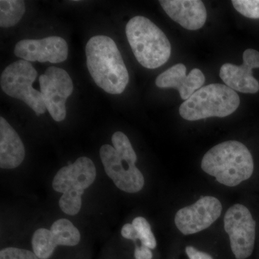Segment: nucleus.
<instances>
[{"label": "nucleus", "mask_w": 259, "mask_h": 259, "mask_svg": "<svg viewBox=\"0 0 259 259\" xmlns=\"http://www.w3.org/2000/svg\"><path fill=\"white\" fill-rule=\"evenodd\" d=\"M85 51L89 71L97 86L111 95L123 93L129 82L128 71L111 37H91Z\"/></svg>", "instance_id": "f257e3e1"}, {"label": "nucleus", "mask_w": 259, "mask_h": 259, "mask_svg": "<svg viewBox=\"0 0 259 259\" xmlns=\"http://www.w3.org/2000/svg\"><path fill=\"white\" fill-rule=\"evenodd\" d=\"M201 166L205 173L228 187H236L248 180L254 168L249 150L236 141H226L211 148L204 154Z\"/></svg>", "instance_id": "f03ea898"}, {"label": "nucleus", "mask_w": 259, "mask_h": 259, "mask_svg": "<svg viewBox=\"0 0 259 259\" xmlns=\"http://www.w3.org/2000/svg\"><path fill=\"white\" fill-rule=\"evenodd\" d=\"M110 145H103L100 155L107 176L116 187L127 193H136L142 190L144 177L136 166L137 156L128 138L120 131L112 135Z\"/></svg>", "instance_id": "7ed1b4c3"}, {"label": "nucleus", "mask_w": 259, "mask_h": 259, "mask_svg": "<svg viewBox=\"0 0 259 259\" xmlns=\"http://www.w3.org/2000/svg\"><path fill=\"white\" fill-rule=\"evenodd\" d=\"M125 33L135 57L144 67L157 69L169 59L171 44L164 32L149 19L144 16L131 19Z\"/></svg>", "instance_id": "20e7f679"}, {"label": "nucleus", "mask_w": 259, "mask_h": 259, "mask_svg": "<svg viewBox=\"0 0 259 259\" xmlns=\"http://www.w3.org/2000/svg\"><path fill=\"white\" fill-rule=\"evenodd\" d=\"M240 105L238 94L226 84L211 83L196 91L180 107V114L187 120L196 121L211 117H225Z\"/></svg>", "instance_id": "39448f33"}, {"label": "nucleus", "mask_w": 259, "mask_h": 259, "mask_svg": "<svg viewBox=\"0 0 259 259\" xmlns=\"http://www.w3.org/2000/svg\"><path fill=\"white\" fill-rule=\"evenodd\" d=\"M96 168L88 157H80L74 163L61 168L53 180V188L63 193L59 207L66 214L75 215L81 209V196L96 179Z\"/></svg>", "instance_id": "423d86ee"}, {"label": "nucleus", "mask_w": 259, "mask_h": 259, "mask_svg": "<svg viewBox=\"0 0 259 259\" xmlns=\"http://www.w3.org/2000/svg\"><path fill=\"white\" fill-rule=\"evenodd\" d=\"M37 72L29 61L20 60L9 65L2 73L0 85L8 96L22 100L40 116L47 107L42 94L32 88Z\"/></svg>", "instance_id": "0eeeda50"}, {"label": "nucleus", "mask_w": 259, "mask_h": 259, "mask_svg": "<svg viewBox=\"0 0 259 259\" xmlns=\"http://www.w3.org/2000/svg\"><path fill=\"white\" fill-rule=\"evenodd\" d=\"M225 231L231 241L233 254L237 259L249 257L254 248L255 222L249 209L236 204L227 211L224 218Z\"/></svg>", "instance_id": "6e6552de"}, {"label": "nucleus", "mask_w": 259, "mask_h": 259, "mask_svg": "<svg viewBox=\"0 0 259 259\" xmlns=\"http://www.w3.org/2000/svg\"><path fill=\"white\" fill-rule=\"evenodd\" d=\"M40 93L51 117L56 122L66 118V102L74 90L72 80L67 71L61 68H48L39 77Z\"/></svg>", "instance_id": "1a4fd4ad"}, {"label": "nucleus", "mask_w": 259, "mask_h": 259, "mask_svg": "<svg viewBox=\"0 0 259 259\" xmlns=\"http://www.w3.org/2000/svg\"><path fill=\"white\" fill-rule=\"evenodd\" d=\"M221 212V202L215 197L206 196L180 209L175 216V224L184 235L194 234L208 228L219 218Z\"/></svg>", "instance_id": "9d476101"}, {"label": "nucleus", "mask_w": 259, "mask_h": 259, "mask_svg": "<svg viewBox=\"0 0 259 259\" xmlns=\"http://www.w3.org/2000/svg\"><path fill=\"white\" fill-rule=\"evenodd\" d=\"M79 230L67 219L56 221L51 230L40 228L32 238V249L39 259H49L58 245L75 246L79 243Z\"/></svg>", "instance_id": "9b49d317"}, {"label": "nucleus", "mask_w": 259, "mask_h": 259, "mask_svg": "<svg viewBox=\"0 0 259 259\" xmlns=\"http://www.w3.org/2000/svg\"><path fill=\"white\" fill-rule=\"evenodd\" d=\"M14 54L29 62L59 64L68 58L69 47L63 37L51 36L44 39H24L15 46Z\"/></svg>", "instance_id": "f8f14e48"}, {"label": "nucleus", "mask_w": 259, "mask_h": 259, "mask_svg": "<svg viewBox=\"0 0 259 259\" xmlns=\"http://www.w3.org/2000/svg\"><path fill=\"white\" fill-rule=\"evenodd\" d=\"M241 66L223 64L220 76L226 85L242 93L255 94L259 91V83L253 77V69L259 68V52L254 49H246L243 52Z\"/></svg>", "instance_id": "ddd939ff"}, {"label": "nucleus", "mask_w": 259, "mask_h": 259, "mask_svg": "<svg viewBox=\"0 0 259 259\" xmlns=\"http://www.w3.org/2000/svg\"><path fill=\"white\" fill-rule=\"evenodd\" d=\"M185 65H175L156 78V84L159 88H175L184 100L189 98L196 91L202 88L205 82V76L201 70L193 69L188 76L186 74Z\"/></svg>", "instance_id": "4468645a"}, {"label": "nucleus", "mask_w": 259, "mask_h": 259, "mask_svg": "<svg viewBox=\"0 0 259 259\" xmlns=\"http://www.w3.org/2000/svg\"><path fill=\"white\" fill-rule=\"evenodd\" d=\"M159 3L168 17L187 30H199L207 20V10L200 0H161Z\"/></svg>", "instance_id": "2eb2a0df"}, {"label": "nucleus", "mask_w": 259, "mask_h": 259, "mask_svg": "<svg viewBox=\"0 0 259 259\" xmlns=\"http://www.w3.org/2000/svg\"><path fill=\"white\" fill-rule=\"evenodd\" d=\"M25 156V146L20 136L8 121L0 117V167L5 169L17 168Z\"/></svg>", "instance_id": "dca6fc26"}, {"label": "nucleus", "mask_w": 259, "mask_h": 259, "mask_svg": "<svg viewBox=\"0 0 259 259\" xmlns=\"http://www.w3.org/2000/svg\"><path fill=\"white\" fill-rule=\"evenodd\" d=\"M25 13V2L23 0H1L0 1V27L10 28L18 24Z\"/></svg>", "instance_id": "f3484780"}, {"label": "nucleus", "mask_w": 259, "mask_h": 259, "mask_svg": "<svg viewBox=\"0 0 259 259\" xmlns=\"http://www.w3.org/2000/svg\"><path fill=\"white\" fill-rule=\"evenodd\" d=\"M132 224L135 228L134 241L139 239L142 245L154 249L156 247V240L146 219L143 217L136 218Z\"/></svg>", "instance_id": "a211bd4d"}, {"label": "nucleus", "mask_w": 259, "mask_h": 259, "mask_svg": "<svg viewBox=\"0 0 259 259\" xmlns=\"http://www.w3.org/2000/svg\"><path fill=\"white\" fill-rule=\"evenodd\" d=\"M235 9L243 16L259 19V0H233Z\"/></svg>", "instance_id": "6ab92c4d"}, {"label": "nucleus", "mask_w": 259, "mask_h": 259, "mask_svg": "<svg viewBox=\"0 0 259 259\" xmlns=\"http://www.w3.org/2000/svg\"><path fill=\"white\" fill-rule=\"evenodd\" d=\"M0 259H39L34 252L20 248H5L0 251Z\"/></svg>", "instance_id": "aec40b11"}, {"label": "nucleus", "mask_w": 259, "mask_h": 259, "mask_svg": "<svg viewBox=\"0 0 259 259\" xmlns=\"http://www.w3.org/2000/svg\"><path fill=\"white\" fill-rule=\"evenodd\" d=\"M186 253L190 259H213L210 255L199 251L192 246H187L186 248Z\"/></svg>", "instance_id": "412c9836"}, {"label": "nucleus", "mask_w": 259, "mask_h": 259, "mask_svg": "<svg viewBox=\"0 0 259 259\" xmlns=\"http://www.w3.org/2000/svg\"><path fill=\"white\" fill-rule=\"evenodd\" d=\"M134 256L136 259H152L153 253L150 248L142 245L136 248Z\"/></svg>", "instance_id": "4be33fe9"}]
</instances>
